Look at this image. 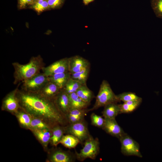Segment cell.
Returning a JSON list of instances; mask_svg holds the SVG:
<instances>
[{
  "label": "cell",
  "mask_w": 162,
  "mask_h": 162,
  "mask_svg": "<svg viewBox=\"0 0 162 162\" xmlns=\"http://www.w3.org/2000/svg\"><path fill=\"white\" fill-rule=\"evenodd\" d=\"M16 94L21 109L32 117L41 119L51 129L57 125L66 126L69 124L66 115L58 108L54 99L38 92L26 91L19 88Z\"/></svg>",
  "instance_id": "obj_1"
},
{
  "label": "cell",
  "mask_w": 162,
  "mask_h": 162,
  "mask_svg": "<svg viewBox=\"0 0 162 162\" xmlns=\"http://www.w3.org/2000/svg\"><path fill=\"white\" fill-rule=\"evenodd\" d=\"M12 65L14 69V84H18L34 77L40 73L45 64L40 55L32 57L28 62L25 64L14 62Z\"/></svg>",
  "instance_id": "obj_2"
},
{
  "label": "cell",
  "mask_w": 162,
  "mask_h": 162,
  "mask_svg": "<svg viewBox=\"0 0 162 162\" xmlns=\"http://www.w3.org/2000/svg\"><path fill=\"white\" fill-rule=\"evenodd\" d=\"M119 101L108 82L104 80L100 86L95 103L91 109H88V111L96 110L108 104Z\"/></svg>",
  "instance_id": "obj_3"
},
{
  "label": "cell",
  "mask_w": 162,
  "mask_h": 162,
  "mask_svg": "<svg viewBox=\"0 0 162 162\" xmlns=\"http://www.w3.org/2000/svg\"><path fill=\"white\" fill-rule=\"evenodd\" d=\"M83 144L84 146L79 152L75 151L76 159L80 161H83L87 158L95 159L100 152V142L98 139L94 138L91 135Z\"/></svg>",
  "instance_id": "obj_4"
},
{
  "label": "cell",
  "mask_w": 162,
  "mask_h": 162,
  "mask_svg": "<svg viewBox=\"0 0 162 162\" xmlns=\"http://www.w3.org/2000/svg\"><path fill=\"white\" fill-rule=\"evenodd\" d=\"M65 127V133L76 137L82 144L91 136L87 123L84 119L76 123L69 124Z\"/></svg>",
  "instance_id": "obj_5"
},
{
  "label": "cell",
  "mask_w": 162,
  "mask_h": 162,
  "mask_svg": "<svg viewBox=\"0 0 162 162\" xmlns=\"http://www.w3.org/2000/svg\"><path fill=\"white\" fill-rule=\"evenodd\" d=\"M121 143V151L126 156H135L142 158L139 143L125 133L119 139Z\"/></svg>",
  "instance_id": "obj_6"
},
{
  "label": "cell",
  "mask_w": 162,
  "mask_h": 162,
  "mask_svg": "<svg viewBox=\"0 0 162 162\" xmlns=\"http://www.w3.org/2000/svg\"><path fill=\"white\" fill-rule=\"evenodd\" d=\"M49 81L48 76L40 72L30 79L21 82L20 89L27 91L38 92Z\"/></svg>",
  "instance_id": "obj_7"
},
{
  "label": "cell",
  "mask_w": 162,
  "mask_h": 162,
  "mask_svg": "<svg viewBox=\"0 0 162 162\" xmlns=\"http://www.w3.org/2000/svg\"><path fill=\"white\" fill-rule=\"evenodd\" d=\"M21 83V82L18 84L15 89L8 93L4 98L1 107L2 110L15 115L20 109L16 94Z\"/></svg>",
  "instance_id": "obj_8"
},
{
  "label": "cell",
  "mask_w": 162,
  "mask_h": 162,
  "mask_svg": "<svg viewBox=\"0 0 162 162\" xmlns=\"http://www.w3.org/2000/svg\"><path fill=\"white\" fill-rule=\"evenodd\" d=\"M69 58L65 57L53 62L47 67H44L42 70L46 76H50L69 71Z\"/></svg>",
  "instance_id": "obj_9"
},
{
  "label": "cell",
  "mask_w": 162,
  "mask_h": 162,
  "mask_svg": "<svg viewBox=\"0 0 162 162\" xmlns=\"http://www.w3.org/2000/svg\"><path fill=\"white\" fill-rule=\"evenodd\" d=\"M90 66V64L88 60L79 55L69 58L68 70L71 74Z\"/></svg>",
  "instance_id": "obj_10"
},
{
  "label": "cell",
  "mask_w": 162,
  "mask_h": 162,
  "mask_svg": "<svg viewBox=\"0 0 162 162\" xmlns=\"http://www.w3.org/2000/svg\"><path fill=\"white\" fill-rule=\"evenodd\" d=\"M104 119V123L102 128L106 133L118 139L126 133L118 124L115 118Z\"/></svg>",
  "instance_id": "obj_11"
},
{
  "label": "cell",
  "mask_w": 162,
  "mask_h": 162,
  "mask_svg": "<svg viewBox=\"0 0 162 162\" xmlns=\"http://www.w3.org/2000/svg\"><path fill=\"white\" fill-rule=\"evenodd\" d=\"M76 159L75 154L60 149L53 150L49 157V160L52 162H74Z\"/></svg>",
  "instance_id": "obj_12"
},
{
  "label": "cell",
  "mask_w": 162,
  "mask_h": 162,
  "mask_svg": "<svg viewBox=\"0 0 162 162\" xmlns=\"http://www.w3.org/2000/svg\"><path fill=\"white\" fill-rule=\"evenodd\" d=\"M54 100L58 109L66 116L70 110L69 94L62 89L54 98Z\"/></svg>",
  "instance_id": "obj_13"
},
{
  "label": "cell",
  "mask_w": 162,
  "mask_h": 162,
  "mask_svg": "<svg viewBox=\"0 0 162 162\" xmlns=\"http://www.w3.org/2000/svg\"><path fill=\"white\" fill-rule=\"evenodd\" d=\"M32 132L44 148H46L50 142L51 136L52 129H31Z\"/></svg>",
  "instance_id": "obj_14"
},
{
  "label": "cell",
  "mask_w": 162,
  "mask_h": 162,
  "mask_svg": "<svg viewBox=\"0 0 162 162\" xmlns=\"http://www.w3.org/2000/svg\"><path fill=\"white\" fill-rule=\"evenodd\" d=\"M48 77L49 81L54 83L62 89L71 78V74L68 71L55 74Z\"/></svg>",
  "instance_id": "obj_15"
},
{
  "label": "cell",
  "mask_w": 162,
  "mask_h": 162,
  "mask_svg": "<svg viewBox=\"0 0 162 162\" xmlns=\"http://www.w3.org/2000/svg\"><path fill=\"white\" fill-rule=\"evenodd\" d=\"M61 90L55 83L49 81L38 92L46 97L54 99Z\"/></svg>",
  "instance_id": "obj_16"
},
{
  "label": "cell",
  "mask_w": 162,
  "mask_h": 162,
  "mask_svg": "<svg viewBox=\"0 0 162 162\" xmlns=\"http://www.w3.org/2000/svg\"><path fill=\"white\" fill-rule=\"evenodd\" d=\"M117 103H111L104 106L102 113L104 118H115L120 113V104H117Z\"/></svg>",
  "instance_id": "obj_17"
},
{
  "label": "cell",
  "mask_w": 162,
  "mask_h": 162,
  "mask_svg": "<svg viewBox=\"0 0 162 162\" xmlns=\"http://www.w3.org/2000/svg\"><path fill=\"white\" fill-rule=\"evenodd\" d=\"M65 126L58 125L53 127L51 130L52 133L50 142L51 144L56 146L65 133Z\"/></svg>",
  "instance_id": "obj_18"
},
{
  "label": "cell",
  "mask_w": 162,
  "mask_h": 162,
  "mask_svg": "<svg viewBox=\"0 0 162 162\" xmlns=\"http://www.w3.org/2000/svg\"><path fill=\"white\" fill-rule=\"evenodd\" d=\"M69 95L70 110L87 108L90 105L81 99L76 93H73Z\"/></svg>",
  "instance_id": "obj_19"
},
{
  "label": "cell",
  "mask_w": 162,
  "mask_h": 162,
  "mask_svg": "<svg viewBox=\"0 0 162 162\" xmlns=\"http://www.w3.org/2000/svg\"><path fill=\"white\" fill-rule=\"evenodd\" d=\"M76 93L83 100L90 104L92 100L95 97L93 92L88 88L86 84L82 85Z\"/></svg>",
  "instance_id": "obj_20"
},
{
  "label": "cell",
  "mask_w": 162,
  "mask_h": 162,
  "mask_svg": "<svg viewBox=\"0 0 162 162\" xmlns=\"http://www.w3.org/2000/svg\"><path fill=\"white\" fill-rule=\"evenodd\" d=\"M15 115L20 125L23 127L29 129L32 118L30 115L21 108Z\"/></svg>",
  "instance_id": "obj_21"
},
{
  "label": "cell",
  "mask_w": 162,
  "mask_h": 162,
  "mask_svg": "<svg viewBox=\"0 0 162 162\" xmlns=\"http://www.w3.org/2000/svg\"><path fill=\"white\" fill-rule=\"evenodd\" d=\"M80 142L77 138L69 134L64 135L59 142V143L69 149L74 148Z\"/></svg>",
  "instance_id": "obj_22"
},
{
  "label": "cell",
  "mask_w": 162,
  "mask_h": 162,
  "mask_svg": "<svg viewBox=\"0 0 162 162\" xmlns=\"http://www.w3.org/2000/svg\"><path fill=\"white\" fill-rule=\"evenodd\" d=\"M90 70V66L80 71L71 74V78L82 85H86Z\"/></svg>",
  "instance_id": "obj_23"
},
{
  "label": "cell",
  "mask_w": 162,
  "mask_h": 162,
  "mask_svg": "<svg viewBox=\"0 0 162 162\" xmlns=\"http://www.w3.org/2000/svg\"><path fill=\"white\" fill-rule=\"evenodd\" d=\"M142 101V100L130 101L120 104V113L133 112L139 106Z\"/></svg>",
  "instance_id": "obj_24"
},
{
  "label": "cell",
  "mask_w": 162,
  "mask_h": 162,
  "mask_svg": "<svg viewBox=\"0 0 162 162\" xmlns=\"http://www.w3.org/2000/svg\"><path fill=\"white\" fill-rule=\"evenodd\" d=\"M29 9L33 10L38 14L45 11L50 10L47 0L34 1Z\"/></svg>",
  "instance_id": "obj_25"
},
{
  "label": "cell",
  "mask_w": 162,
  "mask_h": 162,
  "mask_svg": "<svg viewBox=\"0 0 162 162\" xmlns=\"http://www.w3.org/2000/svg\"><path fill=\"white\" fill-rule=\"evenodd\" d=\"M83 85L71 78L63 89L68 94L76 93L79 88Z\"/></svg>",
  "instance_id": "obj_26"
},
{
  "label": "cell",
  "mask_w": 162,
  "mask_h": 162,
  "mask_svg": "<svg viewBox=\"0 0 162 162\" xmlns=\"http://www.w3.org/2000/svg\"><path fill=\"white\" fill-rule=\"evenodd\" d=\"M116 95L119 101H122L124 102L130 101L142 100L141 98L132 92H124Z\"/></svg>",
  "instance_id": "obj_27"
},
{
  "label": "cell",
  "mask_w": 162,
  "mask_h": 162,
  "mask_svg": "<svg viewBox=\"0 0 162 162\" xmlns=\"http://www.w3.org/2000/svg\"><path fill=\"white\" fill-rule=\"evenodd\" d=\"M151 4L156 16L162 19V0H151Z\"/></svg>",
  "instance_id": "obj_28"
},
{
  "label": "cell",
  "mask_w": 162,
  "mask_h": 162,
  "mask_svg": "<svg viewBox=\"0 0 162 162\" xmlns=\"http://www.w3.org/2000/svg\"><path fill=\"white\" fill-rule=\"evenodd\" d=\"M46 128L51 129L41 119L37 118L32 117L29 129H42Z\"/></svg>",
  "instance_id": "obj_29"
},
{
  "label": "cell",
  "mask_w": 162,
  "mask_h": 162,
  "mask_svg": "<svg viewBox=\"0 0 162 162\" xmlns=\"http://www.w3.org/2000/svg\"><path fill=\"white\" fill-rule=\"evenodd\" d=\"M90 118L92 125L98 128H102L105 121L104 117L92 113L91 115Z\"/></svg>",
  "instance_id": "obj_30"
},
{
  "label": "cell",
  "mask_w": 162,
  "mask_h": 162,
  "mask_svg": "<svg viewBox=\"0 0 162 162\" xmlns=\"http://www.w3.org/2000/svg\"><path fill=\"white\" fill-rule=\"evenodd\" d=\"M50 10L61 8L66 0H47Z\"/></svg>",
  "instance_id": "obj_31"
},
{
  "label": "cell",
  "mask_w": 162,
  "mask_h": 162,
  "mask_svg": "<svg viewBox=\"0 0 162 162\" xmlns=\"http://www.w3.org/2000/svg\"><path fill=\"white\" fill-rule=\"evenodd\" d=\"M34 2V0H17L18 9L22 10L29 8Z\"/></svg>",
  "instance_id": "obj_32"
},
{
  "label": "cell",
  "mask_w": 162,
  "mask_h": 162,
  "mask_svg": "<svg viewBox=\"0 0 162 162\" xmlns=\"http://www.w3.org/2000/svg\"><path fill=\"white\" fill-rule=\"evenodd\" d=\"M85 115H79L75 116H66L69 124L76 123L84 119Z\"/></svg>",
  "instance_id": "obj_33"
},
{
  "label": "cell",
  "mask_w": 162,
  "mask_h": 162,
  "mask_svg": "<svg viewBox=\"0 0 162 162\" xmlns=\"http://www.w3.org/2000/svg\"><path fill=\"white\" fill-rule=\"evenodd\" d=\"M94 0H82V2L85 5H87L90 3L93 2Z\"/></svg>",
  "instance_id": "obj_34"
},
{
  "label": "cell",
  "mask_w": 162,
  "mask_h": 162,
  "mask_svg": "<svg viewBox=\"0 0 162 162\" xmlns=\"http://www.w3.org/2000/svg\"><path fill=\"white\" fill-rule=\"evenodd\" d=\"M40 0H34V1H40Z\"/></svg>",
  "instance_id": "obj_35"
}]
</instances>
